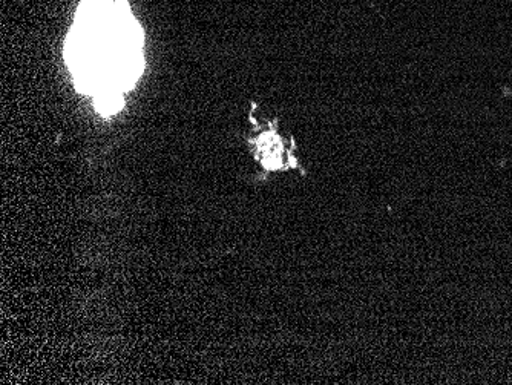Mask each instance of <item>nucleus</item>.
<instances>
[{
  "label": "nucleus",
  "mask_w": 512,
  "mask_h": 385,
  "mask_svg": "<svg viewBox=\"0 0 512 385\" xmlns=\"http://www.w3.org/2000/svg\"><path fill=\"white\" fill-rule=\"evenodd\" d=\"M142 31L125 0H85L69 36L68 62L86 93H120L142 73Z\"/></svg>",
  "instance_id": "obj_1"
},
{
  "label": "nucleus",
  "mask_w": 512,
  "mask_h": 385,
  "mask_svg": "<svg viewBox=\"0 0 512 385\" xmlns=\"http://www.w3.org/2000/svg\"><path fill=\"white\" fill-rule=\"evenodd\" d=\"M97 109L105 114H114L122 108L123 100L120 93H106L96 96Z\"/></svg>",
  "instance_id": "obj_2"
}]
</instances>
